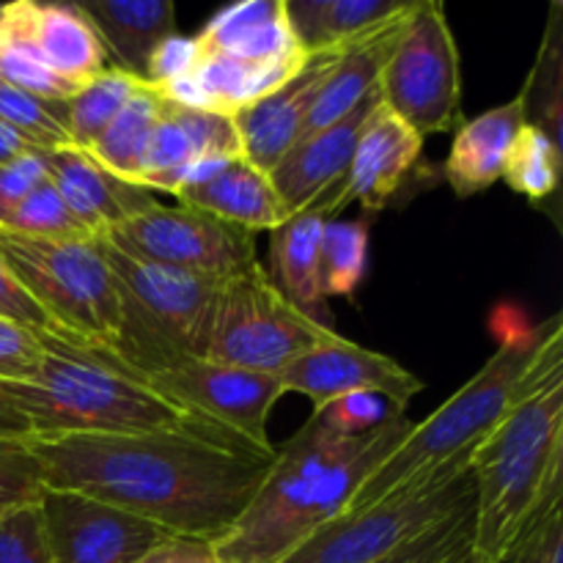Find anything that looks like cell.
I'll use <instances>...</instances> for the list:
<instances>
[{
    "instance_id": "e0dca14e",
    "label": "cell",
    "mask_w": 563,
    "mask_h": 563,
    "mask_svg": "<svg viewBox=\"0 0 563 563\" xmlns=\"http://www.w3.org/2000/svg\"><path fill=\"white\" fill-rule=\"evenodd\" d=\"M379 108H383V97L377 88L366 99H361L344 119L324 126L317 135L297 141L269 170V181L291 214L322 196L330 185L344 179L357 141Z\"/></svg>"
},
{
    "instance_id": "f1b7e54d",
    "label": "cell",
    "mask_w": 563,
    "mask_h": 563,
    "mask_svg": "<svg viewBox=\"0 0 563 563\" xmlns=\"http://www.w3.org/2000/svg\"><path fill=\"white\" fill-rule=\"evenodd\" d=\"M141 86V80L124 75L115 66L110 69L104 66L102 75L86 82L71 99H66V130H69L71 146L88 152Z\"/></svg>"
},
{
    "instance_id": "5b68a950",
    "label": "cell",
    "mask_w": 563,
    "mask_h": 563,
    "mask_svg": "<svg viewBox=\"0 0 563 563\" xmlns=\"http://www.w3.org/2000/svg\"><path fill=\"white\" fill-rule=\"evenodd\" d=\"M471 563H506L563 498V379L522 401L473 456Z\"/></svg>"
},
{
    "instance_id": "83f0119b",
    "label": "cell",
    "mask_w": 563,
    "mask_h": 563,
    "mask_svg": "<svg viewBox=\"0 0 563 563\" xmlns=\"http://www.w3.org/2000/svg\"><path fill=\"white\" fill-rule=\"evenodd\" d=\"M526 108V124L542 130L550 141L561 146V110H563V20L561 3L550 5V20L544 27L533 69L520 91Z\"/></svg>"
},
{
    "instance_id": "cb8c5ba5",
    "label": "cell",
    "mask_w": 563,
    "mask_h": 563,
    "mask_svg": "<svg viewBox=\"0 0 563 563\" xmlns=\"http://www.w3.org/2000/svg\"><path fill=\"white\" fill-rule=\"evenodd\" d=\"M198 49L258 66L300 69L308 55L291 38L284 0H247L214 14L196 36Z\"/></svg>"
},
{
    "instance_id": "277c9868",
    "label": "cell",
    "mask_w": 563,
    "mask_h": 563,
    "mask_svg": "<svg viewBox=\"0 0 563 563\" xmlns=\"http://www.w3.org/2000/svg\"><path fill=\"white\" fill-rule=\"evenodd\" d=\"M38 339L44 355L33 379L0 383L36 438L223 432L137 383L108 350L69 344L44 330Z\"/></svg>"
},
{
    "instance_id": "74e56055",
    "label": "cell",
    "mask_w": 563,
    "mask_h": 563,
    "mask_svg": "<svg viewBox=\"0 0 563 563\" xmlns=\"http://www.w3.org/2000/svg\"><path fill=\"white\" fill-rule=\"evenodd\" d=\"M0 563H53L38 504L14 506L0 517Z\"/></svg>"
},
{
    "instance_id": "f6af8a7d",
    "label": "cell",
    "mask_w": 563,
    "mask_h": 563,
    "mask_svg": "<svg viewBox=\"0 0 563 563\" xmlns=\"http://www.w3.org/2000/svg\"><path fill=\"white\" fill-rule=\"evenodd\" d=\"M36 148L38 146H31V143L22 141L16 132L5 130V126L0 124V165L11 163V159H16V157H22V154L36 152Z\"/></svg>"
},
{
    "instance_id": "ee69618b",
    "label": "cell",
    "mask_w": 563,
    "mask_h": 563,
    "mask_svg": "<svg viewBox=\"0 0 563 563\" xmlns=\"http://www.w3.org/2000/svg\"><path fill=\"white\" fill-rule=\"evenodd\" d=\"M0 438H33V429L31 423H27V418L16 410V405L3 394V390H0Z\"/></svg>"
},
{
    "instance_id": "f546056e",
    "label": "cell",
    "mask_w": 563,
    "mask_h": 563,
    "mask_svg": "<svg viewBox=\"0 0 563 563\" xmlns=\"http://www.w3.org/2000/svg\"><path fill=\"white\" fill-rule=\"evenodd\" d=\"M368 225L363 220H330L319 245V289L328 297H352L366 275Z\"/></svg>"
},
{
    "instance_id": "bcb514c9",
    "label": "cell",
    "mask_w": 563,
    "mask_h": 563,
    "mask_svg": "<svg viewBox=\"0 0 563 563\" xmlns=\"http://www.w3.org/2000/svg\"><path fill=\"white\" fill-rule=\"evenodd\" d=\"M456 563H471V555H467V559H462V561H456Z\"/></svg>"
},
{
    "instance_id": "d6986e66",
    "label": "cell",
    "mask_w": 563,
    "mask_h": 563,
    "mask_svg": "<svg viewBox=\"0 0 563 563\" xmlns=\"http://www.w3.org/2000/svg\"><path fill=\"white\" fill-rule=\"evenodd\" d=\"M5 27L25 38L58 77L86 86L102 75L104 49L75 3H5Z\"/></svg>"
},
{
    "instance_id": "1f68e13d",
    "label": "cell",
    "mask_w": 563,
    "mask_h": 563,
    "mask_svg": "<svg viewBox=\"0 0 563 563\" xmlns=\"http://www.w3.org/2000/svg\"><path fill=\"white\" fill-rule=\"evenodd\" d=\"M0 124L38 148L71 146L66 130V102L33 97L0 80Z\"/></svg>"
},
{
    "instance_id": "4316f807",
    "label": "cell",
    "mask_w": 563,
    "mask_h": 563,
    "mask_svg": "<svg viewBox=\"0 0 563 563\" xmlns=\"http://www.w3.org/2000/svg\"><path fill=\"white\" fill-rule=\"evenodd\" d=\"M163 108L165 97L159 93V88L152 86V82H143L132 93L130 102L119 110V115L110 121L108 130L88 148V154H93L115 176L137 185L143 168V154H146L154 126H157L159 115H163Z\"/></svg>"
},
{
    "instance_id": "7bdbcfd3",
    "label": "cell",
    "mask_w": 563,
    "mask_h": 563,
    "mask_svg": "<svg viewBox=\"0 0 563 563\" xmlns=\"http://www.w3.org/2000/svg\"><path fill=\"white\" fill-rule=\"evenodd\" d=\"M137 563H223L214 544L196 542V539H165L163 544L143 555Z\"/></svg>"
},
{
    "instance_id": "4fadbf2b",
    "label": "cell",
    "mask_w": 563,
    "mask_h": 563,
    "mask_svg": "<svg viewBox=\"0 0 563 563\" xmlns=\"http://www.w3.org/2000/svg\"><path fill=\"white\" fill-rule=\"evenodd\" d=\"M275 377L284 394L308 396L313 410L355 394L385 396L405 410L412 396L423 390L421 379L399 366L394 357L352 344L344 335H335L328 344L300 355Z\"/></svg>"
},
{
    "instance_id": "8992f818",
    "label": "cell",
    "mask_w": 563,
    "mask_h": 563,
    "mask_svg": "<svg viewBox=\"0 0 563 563\" xmlns=\"http://www.w3.org/2000/svg\"><path fill=\"white\" fill-rule=\"evenodd\" d=\"M0 258L49 319L53 335L119 355L121 297L97 240L55 242L0 229Z\"/></svg>"
},
{
    "instance_id": "7c38bea8",
    "label": "cell",
    "mask_w": 563,
    "mask_h": 563,
    "mask_svg": "<svg viewBox=\"0 0 563 563\" xmlns=\"http://www.w3.org/2000/svg\"><path fill=\"white\" fill-rule=\"evenodd\" d=\"M38 509L53 563H137L170 539L143 517L66 489H44Z\"/></svg>"
},
{
    "instance_id": "2e32d148",
    "label": "cell",
    "mask_w": 563,
    "mask_h": 563,
    "mask_svg": "<svg viewBox=\"0 0 563 563\" xmlns=\"http://www.w3.org/2000/svg\"><path fill=\"white\" fill-rule=\"evenodd\" d=\"M44 168H47L49 181L58 187L60 198L71 209V214L93 236L115 231L121 223L159 203L157 192L115 176L86 148H47Z\"/></svg>"
},
{
    "instance_id": "ac0fdd59",
    "label": "cell",
    "mask_w": 563,
    "mask_h": 563,
    "mask_svg": "<svg viewBox=\"0 0 563 563\" xmlns=\"http://www.w3.org/2000/svg\"><path fill=\"white\" fill-rule=\"evenodd\" d=\"M174 196L181 207L201 209L251 234L278 229L291 214L269 176L245 157L220 159L196 170L185 185L176 187Z\"/></svg>"
},
{
    "instance_id": "8fae6325",
    "label": "cell",
    "mask_w": 563,
    "mask_h": 563,
    "mask_svg": "<svg viewBox=\"0 0 563 563\" xmlns=\"http://www.w3.org/2000/svg\"><path fill=\"white\" fill-rule=\"evenodd\" d=\"M102 236L132 256L214 280H225L258 264L256 234L181 203H154Z\"/></svg>"
},
{
    "instance_id": "f35d334b",
    "label": "cell",
    "mask_w": 563,
    "mask_h": 563,
    "mask_svg": "<svg viewBox=\"0 0 563 563\" xmlns=\"http://www.w3.org/2000/svg\"><path fill=\"white\" fill-rule=\"evenodd\" d=\"M44 346L38 330L0 319V383H27L38 372Z\"/></svg>"
},
{
    "instance_id": "6da1fadb",
    "label": "cell",
    "mask_w": 563,
    "mask_h": 563,
    "mask_svg": "<svg viewBox=\"0 0 563 563\" xmlns=\"http://www.w3.org/2000/svg\"><path fill=\"white\" fill-rule=\"evenodd\" d=\"M44 489L143 517L176 539L220 542L273 471L275 451L223 432L27 438Z\"/></svg>"
},
{
    "instance_id": "d4e9b609",
    "label": "cell",
    "mask_w": 563,
    "mask_h": 563,
    "mask_svg": "<svg viewBox=\"0 0 563 563\" xmlns=\"http://www.w3.org/2000/svg\"><path fill=\"white\" fill-rule=\"evenodd\" d=\"M522 124H526V108H522L520 93L465 121L456 130L443 165L451 190L460 198H471L493 187L504 176L506 157Z\"/></svg>"
},
{
    "instance_id": "d6a6232c",
    "label": "cell",
    "mask_w": 563,
    "mask_h": 563,
    "mask_svg": "<svg viewBox=\"0 0 563 563\" xmlns=\"http://www.w3.org/2000/svg\"><path fill=\"white\" fill-rule=\"evenodd\" d=\"M0 229L16 231L25 236H38V240H55V242H91L97 236L71 214L66 201L60 198L58 187L47 179L5 218Z\"/></svg>"
},
{
    "instance_id": "836d02e7",
    "label": "cell",
    "mask_w": 563,
    "mask_h": 563,
    "mask_svg": "<svg viewBox=\"0 0 563 563\" xmlns=\"http://www.w3.org/2000/svg\"><path fill=\"white\" fill-rule=\"evenodd\" d=\"M0 80L53 102H66L80 91V86L55 75L25 38L5 27V22L0 25Z\"/></svg>"
},
{
    "instance_id": "9a60e30c",
    "label": "cell",
    "mask_w": 563,
    "mask_h": 563,
    "mask_svg": "<svg viewBox=\"0 0 563 563\" xmlns=\"http://www.w3.org/2000/svg\"><path fill=\"white\" fill-rule=\"evenodd\" d=\"M344 49L346 47L308 55L289 80L231 115L240 132L242 157L247 163L269 174L280 163V157L300 141L302 126Z\"/></svg>"
},
{
    "instance_id": "44dd1931",
    "label": "cell",
    "mask_w": 563,
    "mask_h": 563,
    "mask_svg": "<svg viewBox=\"0 0 563 563\" xmlns=\"http://www.w3.org/2000/svg\"><path fill=\"white\" fill-rule=\"evenodd\" d=\"M341 190H344V179L330 185L300 212L289 214L278 229H273V242H269L273 284L291 306L317 322H322L319 311L324 308V295L319 289V245H322L324 225L339 218L335 198Z\"/></svg>"
},
{
    "instance_id": "ab89813d",
    "label": "cell",
    "mask_w": 563,
    "mask_h": 563,
    "mask_svg": "<svg viewBox=\"0 0 563 563\" xmlns=\"http://www.w3.org/2000/svg\"><path fill=\"white\" fill-rule=\"evenodd\" d=\"M44 152L47 148H36L31 154L11 159V163L0 165V225L5 223L11 212L47 179V168H44Z\"/></svg>"
},
{
    "instance_id": "603a6c76",
    "label": "cell",
    "mask_w": 563,
    "mask_h": 563,
    "mask_svg": "<svg viewBox=\"0 0 563 563\" xmlns=\"http://www.w3.org/2000/svg\"><path fill=\"white\" fill-rule=\"evenodd\" d=\"M97 33L115 69L148 82L157 49L176 36V5L170 0H82L75 3Z\"/></svg>"
},
{
    "instance_id": "5bb4252c",
    "label": "cell",
    "mask_w": 563,
    "mask_h": 563,
    "mask_svg": "<svg viewBox=\"0 0 563 563\" xmlns=\"http://www.w3.org/2000/svg\"><path fill=\"white\" fill-rule=\"evenodd\" d=\"M231 157H242L240 132L231 115L181 108L165 99L163 115L143 154L137 185L154 192H176L196 170Z\"/></svg>"
},
{
    "instance_id": "7402d4cb",
    "label": "cell",
    "mask_w": 563,
    "mask_h": 563,
    "mask_svg": "<svg viewBox=\"0 0 563 563\" xmlns=\"http://www.w3.org/2000/svg\"><path fill=\"white\" fill-rule=\"evenodd\" d=\"M416 5L418 0H410L399 14L379 22L374 31H368L366 36L352 42L350 47L341 53L339 64L330 71L328 82H324L322 93H319L317 104H313L311 115H308L306 126H302L300 141L302 137L317 135L319 130L344 119L361 99H366L368 93L377 91L379 77H383L396 44H399V38L405 36V31L410 27Z\"/></svg>"
},
{
    "instance_id": "30bf717a",
    "label": "cell",
    "mask_w": 563,
    "mask_h": 563,
    "mask_svg": "<svg viewBox=\"0 0 563 563\" xmlns=\"http://www.w3.org/2000/svg\"><path fill=\"white\" fill-rule=\"evenodd\" d=\"M130 374L165 401L234 434L242 443L258 451H275L269 443L267 421L275 401L284 396L275 374L247 372L190 355L154 374Z\"/></svg>"
},
{
    "instance_id": "9c48e42d",
    "label": "cell",
    "mask_w": 563,
    "mask_h": 563,
    "mask_svg": "<svg viewBox=\"0 0 563 563\" xmlns=\"http://www.w3.org/2000/svg\"><path fill=\"white\" fill-rule=\"evenodd\" d=\"M379 97L385 110L418 137L456 132L465 124L460 49L443 3L418 0L410 27L379 77Z\"/></svg>"
},
{
    "instance_id": "b9f144b4",
    "label": "cell",
    "mask_w": 563,
    "mask_h": 563,
    "mask_svg": "<svg viewBox=\"0 0 563 563\" xmlns=\"http://www.w3.org/2000/svg\"><path fill=\"white\" fill-rule=\"evenodd\" d=\"M0 319H9V322L25 324V328L44 330V333H53V324L44 317L42 308L25 295L16 278L11 275V269L5 267V262L0 258Z\"/></svg>"
},
{
    "instance_id": "7a4b0ae2",
    "label": "cell",
    "mask_w": 563,
    "mask_h": 563,
    "mask_svg": "<svg viewBox=\"0 0 563 563\" xmlns=\"http://www.w3.org/2000/svg\"><path fill=\"white\" fill-rule=\"evenodd\" d=\"M407 416L361 438H341L308 418L306 427L275 445L267 482L245 515L214 550L223 563H278L302 539L344 511L357 484L377 471L410 434Z\"/></svg>"
},
{
    "instance_id": "8d00e7d4",
    "label": "cell",
    "mask_w": 563,
    "mask_h": 563,
    "mask_svg": "<svg viewBox=\"0 0 563 563\" xmlns=\"http://www.w3.org/2000/svg\"><path fill=\"white\" fill-rule=\"evenodd\" d=\"M44 473L27 440L0 438V509L38 504Z\"/></svg>"
},
{
    "instance_id": "ffe728a7",
    "label": "cell",
    "mask_w": 563,
    "mask_h": 563,
    "mask_svg": "<svg viewBox=\"0 0 563 563\" xmlns=\"http://www.w3.org/2000/svg\"><path fill=\"white\" fill-rule=\"evenodd\" d=\"M421 146L423 137L401 124L383 104L357 141L350 170L344 176V190L335 198V214L352 201L363 203L366 209H383L416 168Z\"/></svg>"
},
{
    "instance_id": "7dc6e473",
    "label": "cell",
    "mask_w": 563,
    "mask_h": 563,
    "mask_svg": "<svg viewBox=\"0 0 563 563\" xmlns=\"http://www.w3.org/2000/svg\"><path fill=\"white\" fill-rule=\"evenodd\" d=\"M5 511H9V509H0V517H3V515H5Z\"/></svg>"
},
{
    "instance_id": "4dcf8cb0",
    "label": "cell",
    "mask_w": 563,
    "mask_h": 563,
    "mask_svg": "<svg viewBox=\"0 0 563 563\" xmlns=\"http://www.w3.org/2000/svg\"><path fill=\"white\" fill-rule=\"evenodd\" d=\"M561 176V146L550 141L542 130L531 124H522L515 143L506 157L504 176L500 179L515 192L526 196L528 201L542 203L553 198L559 190Z\"/></svg>"
},
{
    "instance_id": "52a82bcc",
    "label": "cell",
    "mask_w": 563,
    "mask_h": 563,
    "mask_svg": "<svg viewBox=\"0 0 563 563\" xmlns=\"http://www.w3.org/2000/svg\"><path fill=\"white\" fill-rule=\"evenodd\" d=\"M476 451L443 462L429 476L412 482L405 493L372 509L324 522L278 563H374L385 559L418 533L473 504L476 489L471 467Z\"/></svg>"
},
{
    "instance_id": "60d3db41",
    "label": "cell",
    "mask_w": 563,
    "mask_h": 563,
    "mask_svg": "<svg viewBox=\"0 0 563 563\" xmlns=\"http://www.w3.org/2000/svg\"><path fill=\"white\" fill-rule=\"evenodd\" d=\"M563 555V515L561 506H553L539 517L531 528L511 548L506 563H561Z\"/></svg>"
},
{
    "instance_id": "3957f363",
    "label": "cell",
    "mask_w": 563,
    "mask_h": 563,
    "mask_svg": "<svg viewBox=\"0 0 563 563\" xmlns=\"http://www.w3.org/2000/svg\"><path fill=\"white\" fill-rule=\"evenodd\" d=\"M563 379V317L555 313L533 330H515L495 355L423 423H412L405 443L368 473L344 515L383 504L405 493L412 482L429 476L454 456L476 451L522 401L533 399Z\"/></svg>"
},
{
    "instance_id": "e575fe53",
    "label": "cell",
    "mask_w": 563,
    "mask_h": 563,
    "mask_svg": "<svg viewBox=\"0 0 563 563\" xmlns=\"http://www.w3.org/2000/svg\"><path fill=\"white\" fill-rule=\"evenodd\" d=\"M473 548V504L374 563H456Z\"/></svg>"
},
{
    "instance_id": "ba28073f",
    "label": "cell",
    "mask_w": 563,
    "mask_h": 563,
    "mask_svg": "<svg viewBox=\"0 0 563 563\" xmlns=\"http://www.w3.org/2000/svg\"><path fill=\"white\" fill-rule=\"evenodd\" d=\"M335 335L330 324L291 306L273 284V275L253 264L220 284L203 357L247 372L278 374Z\"/></svg>"
},
{
    "instance_id": "d590c367",
    "label": "cell",
    "mask_w": 563,
    "mask_h": 563,
    "mask_svg": "<svg viewBox=\"0 0 563 563\" xmlns=\"http://www.w3.org/2000/svg\"><path fill=\"white\" fill-rule=\"evenodd\" d=\"M399 416H405V410L396 407L390 399H385V396L355 394L319 407V410H313L311 418L322 423L328 432L341 434V438H361V434L377 432V429H383L385 423Z\"/></svg>"
},
{
    "instance_id": "484cf974",
    "label": "cell",
    "mask_w": 563,
    "mask_h": 563,
    "mask_svg": "<svg viewBox=\"0 0 563 563\" xmlns=\"http://www.w3.org/2000/svg\"><path fill=\"white\" fill-rule=\"evenodd\" d=\"M410 0H284L286 25L302 55L350 47Z\"/></svg>"
}]
</instances>
